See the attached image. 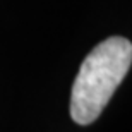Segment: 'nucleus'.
I'll return each mask as SVG.
<instances>
[{
  "label": "nucleus",
  "mask_w": 132,
  "mask_h": 132,
  "mask_svg": "<svg viewBox=\"0 0 132 132\" xmlns=\"http://www.w3.org/2000/svg\"><path fill=\"white\" fill-rule=\"evenodd\" d=\"M130 64L132 43L123 36L106 38L89 52L72 84L70 117L74 122L89 125L101 115Z\"/></svg>",
  "instance_id": "obj_1"
}]
</instances>
